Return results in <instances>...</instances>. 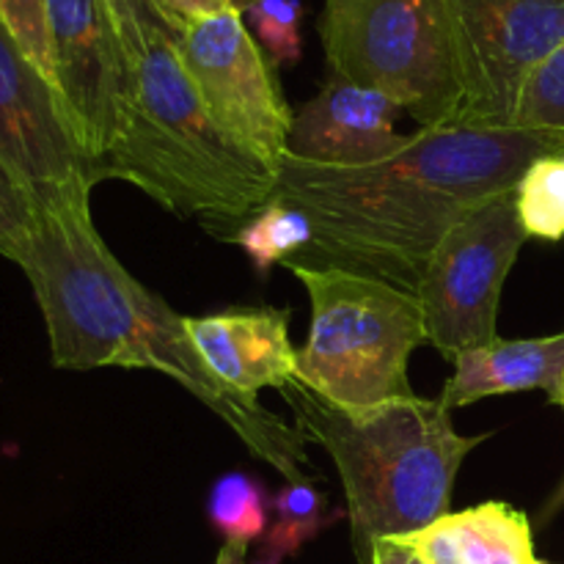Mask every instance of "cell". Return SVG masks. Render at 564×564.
<instances>
[{
	"label": "cell",
	"mask_w": 564,
	"mask_h": 564,
	"mask_svg": "<svg viewBox=\"0 0 564 564\" xmlns=\"http://www.w3.org/2000/svg\"><path fill=\"white\" fill-rule=\"evenodd\" d=\"M554 152L564 143L516 127H422L369 165L341 169L284 154L273 198L306 213L312 248L328 264L413 292L430 253L463 215L516 191L523 171Z\"/></svg>",
	"instance_id": "obj_1"
},
{
	"label": "cell",
	"mask_w": 564,
	"mask_h": 564,
	"mask_svg": "<svg viewBox=\"0 0 564 564\" xmlns=\"http://www.w3.org/2000/svg\"><path fill=\"white\" fill-rule=\"evenodd\" d=\"M11 262L31 281L55 367L165 375L229 424L259 460L290 482L306 479V441L297 427L215 380L187 336L185 317L113 257L94 229L88 202L36 209Z\"/></svg>",
	"instance_id": "obj_2"
},
{
	"label": "cell",
	"mask_w": 564,
	"mask_h": 564,
	"mask_svg": "<svg viewBox=\"0 0 564 564\" xmlns=\"http://www.w3.org/2000/svg\"><path fill=\"white\" fill-rule=\"evenodd\" d=\"M281 394L303 441L323 446L339 471L361 564H372L378 540L444 518L463 460L488 438L460 435L441 400L416 394L372 408H336L301 380Z\"/></svg>",
	"instance_id": "obj_3"
},
{
	"label": "cell",
	"mask_w": 564,
	"mask_h": 564,
	"mask_svg": "<svg viewBox=\"0 0 564 564\" xmlns=\"http://www.w3.org/2000/svg\"><path fill=\"white\" fill-rule=\"evenodd\" d=\"M102 180L130 182L180 218L231 226L273 202L279 174L213 119L174 39L154 36L135 58L124 124L97 165Z\"/></svg>",
	"instance_id": "obj_4"
},
{
	"label": "cell",
	"mask_w": 564,
	"mask_h": 564,
	"mask_svg": "<svg viewBox=\"0 0 564 564\" xmlns=\"http://www.w3.org/2000/svg\"><path fill=\"white\" fill-rule=\"evenodd\" d=\"M312 301V330L297 350V380L336 408H372L413 397L408 361L427 345L411 290L336 264L290 259Z\"/></svg>",
	"instance_id": "obj_5"
},
{
	"label": "cell",
	"mask_w": 564,
	"mask_h": 564,
	"mask_svg": "<svg viewBox=\"0 0 564 564\" xmlns=\"http://www.w3.org/2000/svg\"><path fill=\"white\" fill-rule=\"evenodd\" d=\"M330 77L378 91L430 130L460 124L466 77L452 0H325Z\"/></svg>",
	"instance_id": "obj_6"
},
{
	"label": "cell",
	"mask_w": 564,
	"mask_h": 564,
	"mask_svg": "<svg viewBox=\"0 0 564 564\" xmlns=\"http://www.w3.org/2000/svg\"><path fill=\"white\" fill-rule=\"evenodd\" d=\"M527 240L512 193L488 198L446 231L413 290L427 345L455 361L499 339L501 292Z\"/></svg>",
	"instance_id": "obj_7"
},
{
	"label": "cell",
	"mask_w": 564,
	"mask_h": 564,
	"mask_svg": "<svg viewBox=\"0 0 564 564\" xmlns=\"http://www.w3.org/2000/svg\"><path fill=\"white\" fill-rule=\"evenodd\" d=\"M176 50L213 119L279 174L295 113L240 6L191 22Z\"/></svg>",
	"instance_id": "obj_8"
},
{
	"label": "cell",
	"mask_w": 564,
	"mask_h": 564,
	"mask_svg": "<svg viewBox=\"0 0 564 564\" xmlns=\"http://www.w3.org/2000/svg\"><path fill=\"white\" fill-rule=\"evenodd\" d=\"M460 31V124L512 130L529 77L564 44V0H452Z\"/></svg>",
	"instance_id": "obj_9"
},
{
	"label": "cell",
	"mask_w": 564,
	"mask_h": 564,
	"mask_svg": "<svg viewBox=\"0 0 564 564\" xmlns=\"http://www.w3.org/2000/svg\"><path fill=\"white\" fill-rule=\"evenodd\" d=\"M0 163L36 209L88 202L97 185L53 83L0 22Z\"/></svg>",
	"instance_id": "obj_10"
},
{
	"label": "cell",
	"mask_w": 564,
	"mask_h": 564,
	"mask_svg": "<svg viewBox=\"0 0 564 564\" xmlns=\"http://www.w3.org/2000/svg\"><path fill=\"white\" fill-rule=\"evenodd\" d=\"M47 17L53 86L97 180L130 108L135 61L105 0H47Z\"/></svg>",
	"instance_id": "obj_11"
},
{
	"label": "cell",
	"mask_w": 564,
	"mask_h": 564,
	"mask_svg": "<svg viewBox=\"0 0 564 564\" xmlns=\"http://www.w3.org/2000/svg\"><path fill=\"white\" fill-rule=\"evenodd\" d=\"M397 105L369 88L330 77L292 116L286 154L317 165H369L405 147L397 132Z\"/></svg>",
	"instance_id": "obj_12"
},
{
	"label": "cell",
	"mask_w": 564,
	"mask_h": 564,
	"mask_svg": "<svg viewBox=\"0 0 564 564\" xmlns=\"http://www.w3.org/2000/svg\"><path fill=\"white\" fill-rule=\"evenodd\" d=\"M198 356L220 386L248 402L262 389H286L297 380V350L290 341V312L235 306L207 317H185Z\"/></svg>",
	"instance_id": "obj_13"
},
{
	"label": "cell",
	"mask_w": 564,
	"mask_h": 564,
	"mask_svg": "<svg viewBox=\"0 0 564 564\" xmlns=\"http://www.w3.org/2000/svg\"><path fill=\"white\" fill-rule=\"evenodd\" d=\"M562 380L564 330L543 339H494L455 358V375L438 400L446 411H457L488 397L545 391L556 405Z\"/></svg>",
	"instance_id": "obj_14"
},
{
	"label": "cell",
	"mask_w": 564,
	"mask_h": 564,
	"mask_svg": "<svg viewBox=\"0 0 564 564\" xmlns=\"http://www.w3.org/2000/svg\"><path fill=\"white\" fill-rule=\"evenodd\" d=\"M397 540L411 545L424 564H538L532 523L507 501L446 512Z\"/></svg>",
	"instance_id": "obj_15"
},
{
	"label": "cell",
	"mask_w": 564,
	"mask_h": 564,
	"mask_svg": "<svg viewBox=\"0 0 564 564\" xmlns=\"http://www.w3.org/2000/svg\"><path fill=\"white\" fill-rule=\"evenodd\" d=\"M336 518L328 516V501L308 479L284 485L270 499L268 532L253 564H284Z\"/></svg>",
	"instance_id": "obj_16"
},
{
	"label": "cell",
	"mask_w": 564,
	"mask_h": 564,
	"mask_svg": "<svg viewBox=\"0 0 564 564\" xmlns=\"http://www.w3.org/2000/svg\"><path fill=\"white\" fill-rule=\"evenodd\" d=\"M235 242L248 253L257 273L268 275L273 264L290 262L297 251L312 248L314 226L303 209L273 198L235 231Z\"/></svg>",
	"instance_id": "obj_17"
},
{
	"label": "cell",
	"mask_w": 564,
	"mask_h": 564,
	"mask_svg": "<svg viewBox=\"0 0 564 564\" xmlns=\"http://www.w3.org/2000/svg\"><path fill=\"white\" fill-rule=\"evenodd\" d=\"M207 518L226 543L248 545L264 538L270 523V499L264 485L248 471H229L215 479L207 496Z\"/></svg>",
	"instance_id": "obj_18"
},
{
	"label": "cell",
	"mask_w": 564,
	"mask_h": 564,
	"mask_svg": "<svg viewBox=\"0 0 564 564\" xmlns=\"http://www.w3.org/2000/svg\"><path fill=\"white\" fill-rule=\"evenodd\" d=\"M518 220L532 240H564V152L543 154L534 160L516 191Z\"/></svg>",
	"instance_id": "obj_19"
},
{
	"label": "cell",
	"mask_w": 564,
	"mask_h": 564,
	"mask_svg": "<svg viewBox=\"0 0 564 564\" xmlns=\"http://www.w3.org/2000/svg\"><path fill=\"white\" fill-rule=\"evenodd\" d=\"M512 127L564 143V44L529 77Z\"/></svg>",
	"instance_id": "obj_20"
},
{
	"label": "cell",
	"mask_w": 564,
	"mask_h": 564,
	"mask_svg": "<svg viewBox=\"0 0 564 564\" xmlns=\"http://www.w3.org/2000/svg\"><path fill=\"white\" fill-rule=\"evenodd\" d=\"M248 31L275 66H292L301 58V0H237Z\"/></svg>",
	"instance_id": "obj_21"
},
{
	"label": "cell",
	"mask_w": 564,
	"mask_h": 564,
	"mask_svg": "<svg viewBox=\"0 0 564 564\" xmlns=\"http://www.w3.org/2000/svg\"><path fill=\"white\" fill-rule=\"evenodd\" d=\"M0 22L11 33L22 53L53 83V55H50L47 0H0Z\"/></svg>",
	"instance_id": "obj_22"
},
{
	"label": "cell",
	"mask_w": 564,
	"mask_h": 564,
	"mask_svg": "<svg viewBox=\"0 0 564 564\" xmlns=\"http://www.w3.org/2000/svg\"><path fill=\"white\" fill-rule=\"evenodd\" d=\"M119 25L121 39L130 50L132 61L143 53L154 36H169L180 42L185 28L160 6V0H105Z\"/></svg>",
	"instance_id": "obj_23"
},
{
	"label": "cell",
	"mask_w": 564,
	"mask_h": 564,
	"mask_svg": "<svg viewBox=\"0 0 564 564\" xmlns=\"http://www.w3.org/2000/svg\"><path fill=\"white\" fill-rule=\"evenodd\" d=\"M36 207L0 163V257L11 259L33 224Z\"/></svg>",
	"instance_id": "obj_24"
},
{
	"label": "cell",
	"mask_w": 564,
	"mask_h": 564,
	"mask_svg": "<svg viewBox=\"0 0 564 564\" xmlns=\"http://www.w3.org/2000/svg\"><path fill=\"white\" fill-rule=\"evenodd\" d=\"M165 11L180 22L182 28H187L191 22L207 20V17L220 14V11L237 6V0H160Z\"/></svg>",
	"instance_id": "obj_25"
},
{
	"label": "cell",
	"mask_w": 564,
	"mask_h": 564,
	"mask_svg": "<svg viewBox=\"0 0 564 564\" xmlns=\"http://www.w3.org/2000/svg\"><path fill=\"white\" fill-rule=\"evenodd\" d=\"M372 564H424L422 556L397 538H383L372 545Z\"/></svg>",
	"instance_id": "obj_26"
},
{
	"label": "cell",
	"mask_w": 564,
	"mask_h": 564,
	"mask_svg": "<svg viewBox=\"0 0 564 564\" xmlns=\"http://www.w3.org/2000/svg\"><path fill=\"white\" fill-rule=\"evenodd\" d=\"M246 549L248 545H240V543H224V549L218 551V560H215V564H246Z\"/></svg>",
	"instance_id": "obj_27"
},
{
	"label": "cell",
	"mask_w": 564,
	"mask_h": 564,
	"mask_svg": "<svg viewBox=\"0 0 564 564\" xmlns=\"http://www.w3.org/2000/svg\"><path fill=\"white\" fill-rule=\"evenodd\" d=\"M560 510H564V479L560 482V488L554 490V496H551V499L545 501L543 512H540V523H549L551 518H554Z\"/></svg>",
	"instance_id": "obj_28"
},
{
	"label": "cell",
	"mask_w": 564,
	"mask_h": 564,
	"mask_svg": "<svg viewBox=\"0 0 564 564\" xmlns=\"http://www.w3.org/2000/svg\"><path fill=\"white\" fill-rule=\"evenodd\" d=\"M556 405L564 408V380H562V394H560V400H556Z\"/></svg>",
	"instance_id": "obj_29"
},
{
	"label": "cell",
	"mask_w": 564,
	"mask_h": 564,
	"mask_svg": "<svg viewBox=\"0 0 564 564\" xmlns=\"http://www.w3.org/2000/svg\"><path fill=\"white\" fill-rule=\"evenodd\" d=\"M538 564H551V562H540V560H538Z\"/></svg>",
	"instance_id": "obj_30"
}]
</instances>
